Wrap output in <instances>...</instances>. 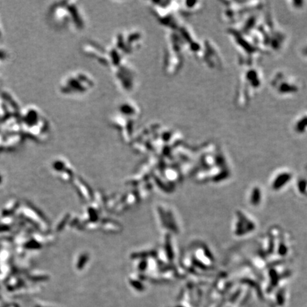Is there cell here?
I'll return each mask as SVG.
<instances>
[{
  "instance_id": "cell-1",
  "label": "cell",
  "mask_w": 307,
  "mask_h": 307,
  "mask_svg": "<svg viewBox=\"0 0 307 307\" xmlns=\"http://www.w3.org/2000/svg\"><path fill=\"white\" fill-rule=\"evenodd\" d=\"M270 85L272 90L279 96L295 95L302 88L300 83L296 77L283 72L275 73L272 76Z\"/></svg>"
},
{
  "instance_id": "cell-2",
  "label": "cell",
  "mask_w": 307,
  "mask_h": 307,
  "mask_svg": "<svg viewBox=\"0 0 307 307\" xmlns=\"http://www.w3.org/2000/svg\"><path fill=\"white\" fill-rule=\"evenodd\" d=\"M291 129L297 135L307 133V113H300L295 117L292 122Z\"/></svg>"
}]
</instances>
